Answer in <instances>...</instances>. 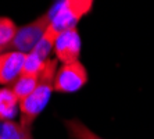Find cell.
<instances>
[{
	"instance_id": "6da1fadb",
	"label": "cell",
	"mask_w": 154,
	"mask_h": 139,
	"mask_svg": "<svg viewBox=\"0 0 154 139\" xmlns=\"http://www.w3.org/2000/svg\"><path fill=\"white\" fill-rule=\"evenodd\" d=\"M58 61L57 58L46 60L45 68L39 75V81L35 90L26 99L20 102V111H21V124L32 128L33 122L39 114L46 109L51 93L54 92V77L57 72Z\"/></svg>"
},
{
	"instance_id": "7a4b0ae2",
	"label": "cell",
	"mask_w": 154,
	"mask_h": 139,
	"mask_svg": "<svg viewBox=\"0 0 154 139\" xmlns=\"http://www.w3.org/2000/svg\"><path fill=\"white\" fill-rule=\"evenodd\" d=\"M93 8L92 0H63L58 2L50 8L51 22L53 27L58 33L67 29L76 28L79 21L89 14Z\"/></svg>"
},
{
	"instance_id": "3957f363",
	"label": "cell",
	"mask_w": 154,
	"mask_h": 139,
	"mask_svg": "<svg viewBox=\"0 0 154 139\" xmlns=\"http://www.w3.org/2000/svg\"><path fill=\"white\" fill-rule=\"evenodd\" d=\"M50 22H51V13L50 8H49L46 13L40 14L33 21L22 25V27H18L14 39L8 45L6 52H18V53L22 54L31 53L38 45V42L42 39V36L45 35Z\"/></svg>"
},
{
	"instance_id": "277c9868",
	"label": "cell",
	"mask_w": 154,
	"mask_h": 139,
	"mask_svg": "<svg viewBox=\"0 0 154 139\" xmlns=\"http://www.w3.org/2000/svg\"><path fill=\"white\" fill-rule=\"evenodd\" d=\"M88 71L81 61L63 64L57 68L54 77V92L74 93L78 92L88 84Z\"/></svg>"
},
{
	"instance_id": "5b68a950",
	"label": "cell",
	"mask_w": 154,
	"mask_h": 139,
	"mask_svg": "<svg viewBox=\"0 0 154 139\" xmlns=\"http://www.w3.org/2000/svg\"><path fill=\"white\" fill-rule=\"evenodd\" d=\"M53 50L57 61H61L63 64H71V63L79 61L81 35H79L78 28L67 29L58 33Z\"/></svg>"
},
{
	"instance_id": "8992f818",
	"label": "cell",
	"mask_w": 154,
	"mask_h": 139,
	"mask_svg": "<svg viewBox=\"0 0 154 139\" xmlns=\"http://www.w3.org/2000/svg\"><path fill=\"white\" fill-rule=\"evenodd\" d=\"M25 54L18 52H4L0 54V85L10 86L22 74Z\"/></svg>"
},
{
	"instance_id": "52a82bcc",
	"label": "cell",
	"mask_w": 154,
	"mask_h": 139,
	"mask_svg": "<svg viewBox=\"0 0 154 139\" xmlns=\"http://www.w3.org/2000/svg\"><path fill=\"white\" fill-rule=\"evenodd\" d=\"M20 109V99L15 93L8 88H0V122L2 121H13L17 115Z\"/></svg>"
},
{
	"instance_id": "ba28073f",
	"label": "cell",
	"mask_w": 154,
	"mask_h": 139,
	"mask_svg": "<svg viewBox=\"0 0 154 139\" xmlns=\"http://www.w3.org/2000/svg\"><path fill=\"white\" fill-rule=\"evenodd\" d=\"M0 139H33L32 128L21 122L2 121L0 122Z\"/></svg>"
},
{
	"instance_id": "9c48e42d",
	"label": "cell",
	"mask_w": 154,
	"mask_h": 139,
	"mask_svg": "<svg viewBox=\"0 0 154 139\" xmlns=\"http://www.w3.org/2000/svg\"><path fill=\"white\" fill-rule=\"evenodd\" d=\"M38 81H39V77H38V75L21 74L18 77L17 81H15L14 84H11L8 88L15 93V96L21 102V100L26 99V97L35 90L36 85H38Z\"/></svg>"
},
{
	"instance_id": "30bf717a",
	"label": "cell",
	"mask_w": 154,
	"mask_h": 139,
	"mask_svg": "<svg viewBox=\"0 0 154 139\" xmlns=\"http://www.w3.org/2000/svg\"><path fill=\"white\" fill-rule=\"evenodd\" d=\"M57 36H58V32L51 27V25H49V28L46 29V32H45V35L42 36V39L38 42V45H36L35 49H33L31 53H35L36 56L43 61L49 60V54L53 52L54 43H56Z\"/></svg>"
},
{
	"instance_id": "8fae6325",
	"label": "cell",
	"mask_w": 154,
	"mask_h": 139,
	"mask_svg": "<svg viewBox=\"0 0 154 139\" xmlns=\"http://www.w3.org/2000/svg\"><path fill=\"white\" fill-rule=\"evenodd\" d=\"M65 129L68 134L69 139H104L94 134L92 129H89L78 118H69L64 121Z\"/></svg>"
},
{
	"instance_id": "7c38bea8",
	"label": "cell",
	"mask_w": 154,
	"mask_h": 139,
	"mask_svg": "<svg viewBox=\"0 0 154 139\" xmlns=\"http://www.w3.org/2000/svg\"><path fill=\"white\" fill-rule=\"evenodd\" d=\"M18 25L15 24L11 18L8 17H0V54L4 53L8 47L15 33H17Z\"/></svg>"
},
{
	"instance_id": "4fadbf2b",
	"label": "cell",
	"mask_w": 154,
	"mask_h": 139,
	"mask_svg": "<svg viewBox=\"0 0 154 139\" xmlns=\"http://www.w3.org/2000/svg\"><path fill=\"white\" fill-rule=\"evenodd\" d=\"M46 61L40 60L35 53L25 54V61H24V68H22V74L28 75H38L39 77L42 70L45 68Z\"/></svg>"
}]
</instances>
